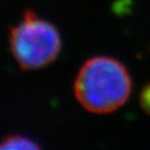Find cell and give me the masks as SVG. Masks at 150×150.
Here are the masks:
<instances>
[{
	"instance_id": "6da1fadb",
	"label": "cell",
	"mask_w": 150,
	"mask_h": 150,
	"mask_svg": "<svg viewBox=\"0 0 150 150\" xmlns=\"http://www.w3.org/2000/svg\"><path fill=\"white\" fill-rule=\"evenodd\" d=\"M75 96L86 110L108 114L121 108L131 93L126 67L108 56H97L84 63L74 83Z\"/></svg>"
},
{
	"instance_id": "3957f363",
	"label": "cell",
	"mask_w": 150,
	"mask_h": 150,
	"mask_svg": "<svg viewBox=\"0 0 150 150\" xmlns=\"http://www.w3.org/2000/svg\"><path fill=\"white\" fill-rule=\"evenodd\" d=\"M40 146L35 141L26 137L18 136H8L0 142V149H39Z\"/></svg>"
},
{
	"instance_id": "7a4b0ae2",
	"label": "cell",
	"mask_w": 150,
	"mask_h": 150,
	"mask_svg": "<svg viewBox=\"0 0 150 150\" xmlns=\"http://www.w3.org/2000/svg\"><path fill=\"white\" fill-rule=\"evenodd\" d=\"M9 46L22 70H35L57 57L62 40L53 24L40 19L31 9H26L23 20L11 28Z\"/></svg>"
},
{
	"instance_id": "277c9868",
	"label": "cell",
	"mask_w": 150,
	"mask_h": 150,
	"mask_svg": "<svg viewBox=\"0 0 150 150\" xmlns=\"http://www.w3.org/2000/svg\"><path fill=\"white\" fill-rule=\"evenodd\" d=\"M140 104L145 112L150 115V82L144 87L140 95Z\"/></svg>"
}]
</instances>
